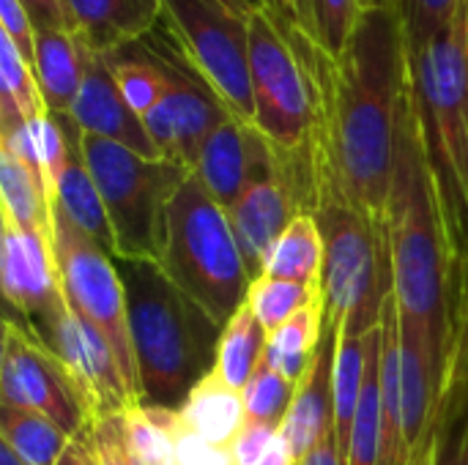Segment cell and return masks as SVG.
Here are the masks:
<instances>
[{
    "label": "cell",
    "mask_w": 468,
    "mask_h": 465,
    "mask_svg": "<svg viewBox=\"0 0 468 465\" xmlns=\"http://www.w3.org/2000/svg\"><path fill=\"white\" fill-rule=\"evenodd\" d=\"M285 38L313 85L315 121L307 143L313 211L351 208L387 238L398 115L409 85L400 8L362 11L340 58H329L304 30H288Z\"/></svg>",
    "instance_id": "obj_1"
},
{
    "label": "cell",
    "mask_w": 468,
    "mask_h": 465,
    "mask_svg": "<svg viewBox=\"0 0 468 465\" xmlns=\"http://www.w3.org/2000/svg\"><path fill=\"white\" fill-rule=\"evenodd\" d=\"M387 258L400 329L420 345L441 389L458 332L450 304L455 258L425 151L411 77L398 115L395 167L387 206Z\"/></svg>",
    "instance_id": "obj_2"
},
{
    "label": "cell",
    "mask_w": 468,
    "mask_h": 465,
    "mask_svg": "<svg viewBox=\"0 0 468 465\" xmlns=\"http://www.w3.org/2000/svg\"><path fill=\"white\" fill-rule=\"evenodd\" d=\"M145 406L178 408L214 370L222 326L156 260H118Z\"/></svg>",
    "instance_id": "obj_3"
},
{
    "label": "cell",
    "mask_w": 468,
    "mask_h": 465,
    "mask_svg": "<svg viewBox=\"0 0 468 465\" xmlns=\"http://www.w3.org/2000/svg\"><path fill=\"white\" fill-rule=\"evenodd\" d=\"M425 151L455 266H468V0L425 47L409 49Z\"/></svg>",
    "instance_id": "obj_4"
},
{
    "label": "cell",
    "mask_w": 468,
    "mask_h": 465,
    "mask_svg": "<svg viewBox=\"0 0 468 465\" xmlns=\"http://www.w3.org/2000/svg\"><path fill=\"white\" fill-rule=\"evenodd\" d=\"M159 266L219 326L241 310L252 285L228 211L206 192L195 173L167 203Z\"/></svg>",
    "instance_id": "obj_5"
},
{
    "label": "cell",
    "mask_w": 468,
    "mask_h": 465,
    "mask_svg": "<svg viewBox=\"0 0 468 465\" xmlns=\"http://www.w3.org/2000/svg\"><path fill=\"white\" fill-rule=\"evenodd\" d=\"M82 156L107 208L112 258L159 263L167 203L192 170L167 159H145L121 143L85 132Z\"/></svg>",
    "instance_id": "obj_6"
},
{
    "label": "cell",
    "mask_w": 468,
    "mask_h": 465,
    "mask_svg": "<svg viewBox=\"0 0 468 465\" xmlns=\"http://www.w3.org/2000/svg\"><path fill=\"white\" fill-rule=\"evenodd\" d=\"M324 233V310L326 332L359 337L378 326L389 293L387 238L365 217L343 206L313 211Z\"/></svg>",
    "instance_id": "obj_7"
},
{
    "label": "cell",
    "mask_w": 468,
    "mask_h": 465,
    "mask_svg": "<svg viewBox=\"0 0 468 465\" xmlns=\"http://www.w3.org/2000/svg\"><path fill=\"white\" fill-rule=\"evenodd\" d=\"M52 247L58 258L60 285L69 307L88 321L112 348L132 392L143 403V389L137 378V359L129 332L126 291L118 263L110 252L85 236L60 208L52 206Z\"/></svg>",
    "instance_id": "obj_8"
},
{
    "label": "cell",
    "mask_w": 468,
    "mask_h": 465,
    "mask_svg": "<svg viewBox=\"0 0 468 465\" xmlns=\"http://www.w3.org/2000/svg\"><path fill=\"white\" fill-rule=\"evenodd\" d=\"M165 19L181 52L219 96L225 110L255 126L250 79V16L222 0H162Z\"/></svg>",
    "instance_id": "obj_9"
},
{
    "label": "cell",
    "mask_w": 468,
    "mask_h": 465,
    "mask_svg": "<svg viewBox=\"0 0 468 465\" xmlns=\"http://www.w3.org/2000/svg\"><path fill=\"white\" fill-rule=\"evenodd\" d=\"M250 79L255 129L277 153H304L315 121L313 85L299 52L266 14L250 16Z\"/></svg>",
    "instance_id": "obj_10"
},
{
    "label": "cell",
    "mask_w": 468,
    "mask_h": 465,
    "mask_svg": "<svg viewBox=\"0 0 468 465\" xmlns=\"http://www.w3.org/2000/svg\"><path fill=\"white\" fill-rule=\"evenodd\" d=\"M145 38L165 69L167 90L162 104L151 115H145L143 123L162 159L184 164L195 173L206 140L219 123L230 118V112L211 90V85L200 77V71L189 63V58L181 52L173 33L151 30Z\"/></svg>",
    "instance_id": "obj_11"
},
{
    "label": "cell",
    "mask_w": 468,
    "mask_h": 465,
    "mask_svg": "<svg viewBox=\"0 0 468 465\" xmlns=\"http://www.w3.org/2000/svg\"><path fill=\"white\" fill-rule=\"evenodd\" d=\"M19 321H25L30 332L60 362L90 422L140 406L107 340L88 321H82L69 307V301L44 318L36 321L19 318Z\"/></svg>",
    "instance_id": "obj_12"
},
{
    "label": "cell",
    "mask_w": 468,
    "mask_h": 465,
    "mask_svg": "<svg viewBox=\"0 0 468 465\" xmlns=\"http://www.w3.org/2000/svg\"><path fill=\"white\" fill-rule=\"evenodd\" d=\"M0 403L3 408L33 411L60 425L71 439L88 430V411L71 386L60 362L30 332L25 321L11 315L3 323L0 348Z\"/></svg>",
    "instance_id": "obj_13"
},
{
    "label": "cell",
    "mask_w": 468,
    "mask_h": 465,
    "mask_svg": "<svg viewBox=\"0 0 468 465\" xmlns=\"http://www.w3.org/2000/svg\"><path fill=\"white\" fill-rule=\"evenodd\" d=\"M0 288L19 318L36 321L66 304L52 236L22 227L3 214L0 238Z\"/></svg>",
    "instance_id": "obj_14"
},
{
    "label": "cell",
    "mask_w": 468,
    "mask_h": 465,
    "mask_svg": "<svg viewBox=\"0 0 468 465\" xmlns=\"http://www.w3.org/2000/svg\"><path fill=\"white\" fill-rule=\"evenodd\" d=\"M274 167L277 151L269 145V140L255 126L230 115L206 140L195 175L206 192L228 211L255 178L269 175Z\"/></svg>",
    "instance_id": "obj_15"
},
{
    "label": "cell",
    "mask_w": 468,
    "mask_h": 465,
    "mask_svg": "<svg viewBox=\"0 0 468 465\" xmlns=\"http://www.w3.org/2000/svg\"><path fill=\"white\" fill-rule=\"evenodd\" d=\"M69 115L85 134L121 143L145 159H162L143 118L121 96L112 69L104 60V55H96L88 49L85 79Z\"/></svg>",
    "instance_id": "obj_16"
},
{
    "label": "cell",
    "mask_w": 468,
    "mask_h": 465,
    "mask_svg": "<svg viewBox=\"0 0 468 465\" xmlns=\"http://www.w3.org/2000/svg\"><path fill=\"white\" fill-rule=\"evenodd\" d=\"M332 378H335V337L332 332H324V340L310 362V370L299 381L293 403L280 425V433L291 441L299 463L335 430Z\"/></svg>",
    "instance_id": "obj_17"
},
{
    "label": "cell",
    "mask_w": 468,
    "mask_h": 465,
    "mask_svg": "<svg viewBox=\"0 0 468 465\" xmlns=\"http://www.w3.org/2000/svg\"><path fill=\"white\" fill-rule=\"evenodd\" d=\"M77 36L96 55L140 41L165 16L162 0H71Z\"/></svg>",
    "instance_id": "obj_18"
},
{
    "label": "cell",
    "mask_w": 468,
    "mask_h": 465,
    "mask_svg": "<svg viewBox=\"0 0 468 465\" xmlns=\"http://www.w3.org/2000/svg\"><path fill=\"white\" fill-rule=\"evenodd\" d=\"M63 123L69 134V156L55 186L52 206L60 208L85 236H90L96 244H101L112 255V227H110L99 186L82 156V129L74 123L71 115H63Z\"/></svg>",
    "instance_id": "obj_19"
},
{
    "label": "cell",
    "mask_w": 468,
    "mask_h": 465,
    "mask_svg": "<svg viewBox=\"0 0 468 465\" xmlns=\"http://www.w3.org/2000/svg\"><path fill=\"white\" fill-rule=\"evenodd\" d=\"M88 47L77 33L38 30L36 36V79L49 112L69 115L82 79H85Z\"/></svg>",
    "instance_id": "obj_20"
},
{
    "label": "cell",
    "mask_w": 468,
    "mask_h": 465,
    "mask_svg": "<svg viewBox=\"0 0 468 465\" xmlns=\"http://www.w3.org/2000/svg\"><path fill=\"white\" fill-rule=\"evenodd\" d=\"M181 422L211 444L230 447L239 430L247 425L244 395L219 378L217 370L206 373L186 400L178 406Z\"/></svg>",
    "instance_id": "obj_21"
},
{
    "label": "cell",
    "mask_w": 468,
    "mask_h": 465,
    "mask_svg": "<svg viewBox=\"0 0 468 465\" xmlns=\"http://www.w3.org/2000/svg\"><path fill=\"white\" fill-rule=\"evenodd\" d=\"M381 332V321L376 329H370L367 334L359 337H335V378H332V389H335V439H337V449H340V460H346L348 455V444H351V430H354V419H356V408L362 400V389H365V378H367V362H370V351L378 340Z\"/></svg>",
    "instance_id": "obj_22"
},
{
    "label": "cell",
    "mask_w": 468,
    "mask_h": 465,
    "mask_svg": "<svg viewBox=\"0 0 468 465\" xmlns=\"http://www.w3.org/2000/svg\"><path fill=\"white\" fill-rule=\"evenodd\" d=\"M324 258H326V247H324L318 217L313 211H304L293 217V222L274 241L261 277L315 285L324 277Z\"/></svg>",
    "instance_id": "obj_23"
},
{
    "label": "cell",
    "mask_w": 468,
    "mask_h": 465,
    "mask_svg": "<svg viewBox=\"0 0 468 465\" xmlns=\"http://www.w3.org/2000/svg\"><path fill=\"white\" fill-rule=\"evenodd\" d=\"M326 332V310H324V296L304 307L299 315H293L288 323H282L277 332L269 334L263 362L299 384L304 373L310 370V362L324 340Z\"/></svg>",
    "instance_id": "obj_24"
},
{
    "label": "cell",
    "mask_w": 468,
    "mask_h": 465,
    "mask_svg": "<svg viewBox=\"0 0 468 465\" xmlns=\"http://www.w3.org/2000/svg\"><path fill=\"white\" fill-rule=\"evenodd\" d=\"M0 444L22 465H58L71 436L41 414L3 408Z\"/></svg>",
    "instance_id": "obj_25"
},
{
    "label": "cell",
    "mask_w": 468,
    "mask_h": 465,
    "mask_svg": "<svg viewBox=\"0 0 468 465\" xmlns=\"http://www.w3.org/2000/svg\"><path fill=\"white\" fill-rule=\"evenodd\" d=\"M266 343H269V332L261 326V321L252 315V310L247 304H241V310L222 326L214 370L233 389L244 392V386L255 375L258 365L263 362Z\"/></svg>",
    "instance_id": "obj_26"
},
{
    "label": "cell",
    "mask_w": 468,
    "mask_h": 465,
    "mask_svg": "<svg viewBox=\"0 0 468 465\" xmlns=\"http://www.w3.org/2000/svg\"><path fill=\"white\" fill-rule=\"evenodd\" d=\"M123 439L137 465H176V422L178 408L132 406L121 414Z\"/></svg>",
    "instance_id": "obj_27"
},
{
    "label": "cell",
    "mask_w": 468,
    "mask_h": 465,
    "mask_svg": "<svg viewBox=\"0 0 468 465\" xmlns=\"http://www.w3.org/2000/svg\"><path fill=\"white\" fill-rule=\"evenodd\" d=\"M0 203L3 211L22 227H33L52 236V203L44 195L36 173L14 153L0 148Z\"/></svg>",
    "instance_id": "obj_28"
},
{
    "label": "cell",
    "mask_w": 468,
    "mask_h": 465,
    "mask_svg": "<svg viewBox=\"0 0 468 465\" xmlns=\"http://www.w3.org/2000/svg\"><path fill=\"white\" fill-rule=\"evenodd\" d=\"M49 115L36 69L0 33V126Z\"/></svg>",
    "instance_id": "obj_29"
},
{
    "label": "cell",
    "mask_w": 468,
    "mask_h": 465,
    "mask_svg": "<svg viewBox=\"0 0 468 465\" xmlns=\"http://www.w3.org/2000/svg\"><path fill=\"white\" fill-rule=\"evenodd\" d=\"M343 465H381V332L370 351L367 378Z\"/></svg>",
    "instance_id": "obj_30"
},
{
    "label": "cell",
    "mask_w": 468,
    "mask_h": 465,
    "mask_svg": "<svg viewBox=\"0 0 468 465\" xmlns=\"http://www.w3.org/2000/svg\"><path fill=\"white\" fill-rule=\"evenodd\" d=\"M321 296H324L321 282L307 285V282H291V280H277V277H258L252 280L244 304L252 310L261 326L271 334L282 323H288L293 315H299L304 307L318 301Z\"/></svg>",
    "instance_id": "obj_31"
},
{
    "label": "cell",
    "mask_w": 468,
    "mask_h": 465,
    "mask_svg": "<svg viewBox=\"0 0 468 465\" xmlns=\"http://www.w3.org/2000/svg\"><path fill=\"white\" fill-rule=\"evenodd\" d=\"M296 386L299 384H293L291 378H285L282 373H277L266 362H261L255 375L250 378V384L241 392L244 395L247 419L280 428L285 414H288V408H291V403H293Z\"/></svg>",
    "instance_id": "obj_32"
},
{
    "label": "cell",
    "mask_w": 468,
    "mask_h": 465,
    "mask_svg": "<svg viewBox=\"0 0 468 465\" xmlns=\"http://www.w3.org/2000/svg\"><path fill=\"white\" fill-rule=\"evenodd\" d=\"M362 19V0H310V38L340 58Z\"/></svg>",
    "instance_id": "obj_33"
},
{
    "label": "cell",
    "mask_w": 468,
    "mask_h": 465,
    "mask_svg": "<svg viewBox=\"0 0 468 465\" xmlns=\"http://www.w3.org/2000/svg\"><path fill=\"white\" fill-rule=\"evenodd\" d=\"M458 5L461 0H400L406 47L409 49L425 47L436 33H441L450 25Z\"/></svg>",
    "instance_id": "obj_34"
},
{
    "label": "cell",
    "mask_w": 468,
    "mask_h": 465,
    "mask_svg": "<svg viewBox=\"0 0 468 465\" xmlns=\"http://www.w3.org/2000/svg\"><path fill=\"white\" fill-rule=\"evenodd\" d=\"M88 436H90V444H93L96 465H137L132 460L129 449H126L121 414L101 417V419L90 422Z\"/></svg>",
    "instance_id": "obj_35"
},
{
    "label": "cell",
    "mask_w": 468,
    "mask_h": 465,
    "mask_svg": "<svg viewBox=\"0 0 468 465\" xmlns=\"http://www.w3.org/2000/svg\"><path fill=\"white\" fill-rule=\"evenodd\" d=\"M176 465H236L230 447H219L189 430L181 417L176 422Z\"/></svg>",
    "instance_id": "obj_36"
},
{
    "label": "cell",
    "mask_w": 468,
    "mask_h": 465,
    "mask_svg": "<svg viewBox=\"0 0 468 465\" xmlns=\"http://www.w3.org/2000/svg\"><path fill=\"white\" fill-rule=\"evenodd\" d=\"M0 33L19 49V55L36 63V25L19 0H0Z\"/></svg>",
    "instance_id": "obj_37"
},
{
    "label": "cell",
    "mask_w": 468,
    "mask_h": 465,
    "mask_svg": "<svg viewBox=\"0 0 468 465\" xmlns=\"http://www.w3.org/2000/svg\"><path fill=\"white\" fill-rule=\"evenodd\" d=\"M280 428H271V425H263V422H252L247 419V425L239 430V436L233 439L230 444V452H233V460L236 465H261L274 433Z\"/></svg>",
    "instance_id": "obj_38"
},
{
    "label": "cell",
    "mask_w": 468,
    "mask_h": 465,
    "mask_svg": "<svg viewBox=\"0 0 468 465\" xmlns=\"http://www.w3.org/2000/svg\"><path fill=\"white\" fill-rule=\"evenodd\" d=\"M25 11L30 14L36 33L38 30H63L77 33V16L71 8V0H19Z\"/></svg>",
    "instance_id": "obj_39"
},
{
    "label": "cell",
    "mask_w": 468,
    "mask_h": 465,
    "mask_svg": "<svg viewBox=\"0 0 468 465\" xmlns=\"http://www.w3.org/2000/svg\"><path fill=\"white\" fill-rule=\"evenodd\" d=\"M274 5H277L274 25L282 33L304 30L310 36V0H274Z\"/></svg>",
    "instance_id": "obj_40"
},
{
    "label": "cell",
    "mask_w": 468,
    "mask_h": 465,
    "mask_svg": "<svg viewBox=\"0 0 468 465\" xmlns=\"http://www.w3.org/2000/svg\"><path fill=\"white\" fill-rule=\"evenodd\" d=\"M58 465H96V455H93V444H90L88 430H82L80 436L71 439V444L66 447Z\"/></svg>",
    "instance_id": "obj_41"
},
{
    "label": "cell",
    "mask_w": 468,
    "mask_h": 465,
    "mask_svg": "<svg viewBox=\"0 0 468 465\" xmlns=\"http://www.w3.org/2000/svg\"><path fill=\"white\" fill-rule=\"evenodd\" d=\"M261 465H299L291 441H288L280 430L274 433V439H271V444H269V449H266Z\"/></svg>",
    "instance_id": "obj_42"
},
{
    "label": "cell",
    "mask_w": 468,
    "mask_h": 465,
    "mask_svg": "<svg viewBox=\"0 0 468 465\" xmlns=\"http://www.w3.org/2000/svg\"><path fill=\"white\" fill-rule=\"evenodd\" d=\"M299 465H343L340 460V449H337V439H335V430L302 460Z\"/></svg>",
    "instance_id": "obj_43"
},
{
    "label": "cell",
    "mask_w": 468,
    "mask_h": 465,
    "mask_svg": "<svg viewBox=\"0 0 468 465\" xmlns=\"http://www.w3.org/2000/svg\"><path fill=\"white\" fill-rule=\"evenodd\" d=\"M228 8H233L241 16H255V14H266L271 22L277 19V5L274 0H222Z\"/></svg>",
    "instance_id": "obj_44"
},
{
    "label": "cell",
    "mask_w": 468,
    "mask_h": 465,
    "mask_svg": "<svg viewBox=\"0 0 468 465\" xmlns=\"http://www.w3.org/2000/svg\"><path fill=\"white\" fill-rule=\"evenodd\" d=\"M378 8H400V0H362V11H378Z\"/></svg>",
    "instance_id": "obj_45"
},
{
    "label": "cell",
    "mask_w": 468,
    "mask_h": 465,
    "mask_svg": "<svg viewBox=\"0 0 468 465\" xmlns=\"http://www.w3.org/2000/svg\"><path fill=\"white\" fill-rule=\"evenodd\" d=\"M0 465H22V463H19V460H16V458H14V455H11L8 449H5V447L0 444Z\"/></svg>",
    "instance_id": "obj_46"
}]
</instances>
